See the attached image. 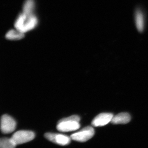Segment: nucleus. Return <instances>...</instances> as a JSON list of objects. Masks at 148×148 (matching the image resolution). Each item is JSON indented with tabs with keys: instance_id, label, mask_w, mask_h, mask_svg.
I'll list each match as a JSON object with an SVG mask.
<instances>
[{
	"instance_id": "nucleus-12",
	"label": "nucleus",
	"mask_w": 148,
	"mask_h": 148,
	"mask_svg": "<svg viewBox=\"0 0 148 148\" xmlns=\"http://www.w3.org/2000/svg\"><path fill=\"white\" fill-rule=\"evenodd\" d=\"M16 145L11 138H1L0 140V147L1 148H13Z\"/></svg>"
},
{
	"instance_id": "nucleus-6",
	"label": "nucleus",
	"mask_w": 148,
	"mask_h": 148,
	"mask_svg": "<svg viewBox=\"0 0 148 148\" xmlns=\"http://www.w3.org/2000/svg\"><path fill=\"white\" fill-rule=\"evenodd\" d=\"M45 137L51 142L62 146L69 145L71 143V139L67 135L50 132L45 133Z\"/></svg>"
},
{
	"instance_id": "nucleus-5",
	"label": "nucleus",
	"mask_w": 148,
	"mask_h": 148,
	"mask_svg": "<svg viewBox=\"0 0 148 148\" xmlns=\"http://www.w3.org/2000/svg\"><path fill=\"white\" fill-rule=\"evenodd\" d=\"M16 123L14 119L8 114H4L1 118V130L3 133L8 134L15 130Z\"/></svg>"
},
{
	"instance_id": "nucleus-7",
	"label": "nucleus",
	"mask_w": 148,
	"mask_h": 148,
	"mask_svg": "<svg viewBox=\"0 0 148 148\" xmlns=\"http://www.w3.org/2000/svg\"><path fill=\"white\" fill-rule=\"evenodd\" d=\"M113 116V114L111 113L99 114L92 121L91 124L95 127L104 126L111 121Z\"/></svg>"
},
{
	"instance_id": "nucleus-3",
	"label": "nucleus",
	"mask_w": 148,
	"mask_h": 148,
	"mask_svg": "<svg viewBox=\"0 0 148 148\" xmlns=\"http://www.w3.org/2000/svg\"><path fill=\"white\" fill-rule=\"evenodd\" d=\"M35 136V133L33 131L22 130L15 132L11 138L17 145L32 141Z\"/></svg>"
},
{
	"instance_id": "nucleus-2",
	"label": "nucleus",
	"mask_w": 148,
	"mask_h": 148,
	"mask_svg": "<svg viewBox=\"0 0 148 148\" xmlns=\"http://www.w3.org/2000/svg\"><path fill=\"white\" fill-rule=\"evenodd\" d=\"M79 116L77 115L71 116L59 120L57 124V129L62 132H71L78 129L80 127L79 123Z\"/></svg>"
},
{
	"instance_id": "nucleus-4",
	"label": "nucleus",
	"mask_w": 148,
	"mask_h": 148,
	"mask_svg": "<svg viewBox=\"0 0 148 148\" xmlns=\"http://www.w3.org/2000/svg\"><path fill=\"white\" fill-rule=\"evenodd\" d=\"M95 130L91 126H87L79 132L72 134L71 138L72 140L79 142H86L94 136Z\"/></svg>"
},
{
	"instance_id": "nucleus-8",
	"label": "nucleus",
	"mask_w": 148,
	"mask_h": 148,
	"mask_svg": "<svg viewBox=\"0 0 148 148\" xmlns=\"http://www.w3.org/2000/svg\"><path fill=\"white\" fill-rule=\"evenodd\" d=\"M134 20L135 26L140 32L145 30L146 27V16L144 12L142 10L138 9L136 10L134 15Z\"/></svg>"
},
{
	"instance_id": "nucleus-11",
	"label": "nucleus",
	"mask_w": 148,
	"mask_h": 148,
	"mask_svg": "<svg viewBox=\"0 0 148 148\" xmlns=\"http://www.w3.org/2000/svg\"><path fill=\"white\" fill-rule=\"evenodd\" d=\"M5 37L6 38L9 40H20L24 38V33L19 32L16 29L11 30L7 33Z\"/></svg>"
},
{
	"instance_id": "nucleus-10",
	"label": "nucleus",
	"mask_w": 148,
	"mask_h": 148,
	"mask_svg": "<svg viewBox=\"0 0 148 148\" xmlns=\"http://www.w3.org/2000/svg\"><path fill=\"white\" fill-rule=\"evenodd\" d=\"M34 8V0H26L23 5V13L27 15H32Z\"/></svg>"
},
{
	"instance_id": "nucleus-1",
	"label": "nucleus",
	"mask_w": 148,
	"mask_h": 148,
	"mask_svg": "<svg viewBox=\"0 0 148 148\" xmlns=\"http://www.w3.org/2000/svg\"><path fill=\"white\" fill-rule=\"evenodd\" d=\"M38 23V19L34 15H27L22 13L16 19L14 27L19 32L25 33L34 29Z\"/></svg>"
},
{
	"instance_id": "nucleus-9",
	"label": "nucleus",
	"mask_w": 148,
	"mask_h": 148,
	"mask_svg": "<svg viewBox=\"0 0 148 148\" xmlns=\"http://www.w3.org/2000/svg\"><path fill=\"white\" fill-rule=\"evenodd\" d=\"M131 120V116L129 114L122 112L114 116L111 122L114 124H126Z\"/></svg>"
}]
</instances>
